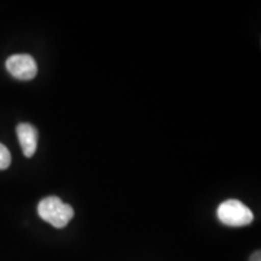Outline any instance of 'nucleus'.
<instances>
[{"instance_id": "1", "label": "nucleus", "mask_w": 261, "mask_h": 261, "mask_svg": "<svg viewBox=\"0 0 261 261\" xmlns=\"http://www.w3.org/2000/svg\"><path fill=\"white\" fill-rule=\"evenodd\" d=\"M38 214L42 220L56 228H63L69 224L74 217L71 205L64 203L60 197L50 196L40 201L38 205Z\"/></svg>"}, {"instance_id": "2", "label": "nucleus", "mask_w": 261, "mask_h": 261, "mask_svg": "<svg viewBox=\"0 0 261 261\" xmlns=\"http://www.w3.org/2000/svg\"><path fill=\"white\" fill-rule=\"evenodd\" d=\"M218 219L227 226L240 227L249 225L254 219L252 211L238 200H227L218 207Z\"/></svg>"}, {"instance_id": "3", "label": "nucleus", "mask_w": 261, "mask_h": 261, "mask_svg": "<svg viewBox=\"0 0 261 261\" xmlns=\"http://www.w3.org/2000/svg\"><path fill=\"white\" fill-rule=\"evenodd\" d=\"M6 69L18 80H32L38 73L37 62L29 55H14L6 61Z\"/></svg>"}, {"instance_id": "4", "label": "nucleus", "mask_w": 261, "mask_h": 261, "mask_svg": "<svg viewBox=\"0 0 261 261\" xmlns=\"http://www.w3.org/2000/svg\"><path fill=\"white\" fill-rule=\"evenodd\" d=\"M17 137L22 151L25 158H32L37 151L38 130L31 123H19L17 126Z\"/></svg>"}, {"instance_id": "5", "label": "nucleus", "mask_w": 261, "mask_h": 261, "mask_svg": "<svg viewBox=\"0 0 261 261\" xmlns=\"http://www.w3.org/2000/svg\"><path fill=\"white\" fill-rule=\"evenodd\" d=\"M11 163V155L8 148L0 143V169H6Z\"/></svg>"}, {"instance_id": "6", "label": "nucleus", "mask_w": 261, "mask_h": 261, "mask_svg": "<svg viewBox=\"0 0 261 261\" xmlns=\"http://www.w3.org/2000/svg\"><path fill=\"white\" fill-rule=\"evenodd\" d=\"M250 261H261V254L259 250L256 253H254L252 257H250Z\"/></svg>"}]
</instances>
